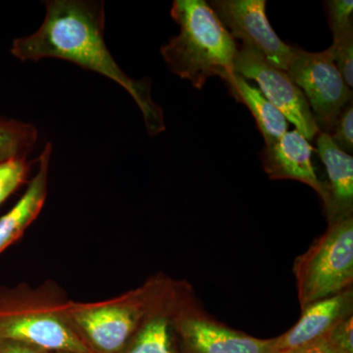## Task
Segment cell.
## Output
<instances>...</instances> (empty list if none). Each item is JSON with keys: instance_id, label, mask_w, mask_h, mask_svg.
<instances>
[{"instance_id": "6da1fadb", "label": "cell", "mask_w": 353, "mask_h": 353, "mask_svg": "<svg viewBox=\"0 0 353 353\" xmlns=\"http://www.w3.org/2000/svg\"><path fill=\"white\" fill-rule=\"evenodd\" d=\"M38 31L15 39L10 52L20 61L57 58L117 83L143 113L146 131L155 137L166 130L163 110L153 101L150 78L134 80L115 61L104 39L105 4L95 0H48Z\"/></svg>"}, {"instance_id": "7a4b0ae2", "label": "cell", "mask_w": 353, "mask_h": 353, "mask_svg": "<svg viewBox=\"0 0 353 353\" xmlns=\"http://www.w3.org/2000/svg\"><path fill=\"white\" fill-rule=\"evenodd\" d=\"M171 16L180 34L160 48L172 73L201 90L211 77L234 71L238 46L204 0H176Z\"/></svg>"}, {"instance_id": "3957f363", "label": "cell", "mask_w": 353, "mask_h": 353, "mask_svg": "<svg viewBox=\"0 0 353 353\" xmlns=\"http://www.w3.org/2000/svg\"><path fill=\"white\" fill-rule=\"evenodd\" d=\"M175 288L152 279L138 290L105 301L71 304L63 310L69 324L92 353H119L143 321L168 299Z\"/></svg>"}, {"instance_id": "277c9868", "label": "cell", "mask_w": 353, "mask_h": 353, "mask_svg": "<svg viewBox=\"0 0 353 353\" xmlns=\"http://www.w3.org/2000/svg\"><path fill=\"white\" fill-rule=\"evenodd\" d=\"M301 309L352 289L353 216L329 223L294 263Z\"/></svg>"}, {"instance_id": "5b68a950", "label": "cell", "mask_w": 353, "mask_h": 353, "mask_svg": "<svg viewBox=\"0 0 353 353\" xmlns=\"http://www.w3.org/2000/svg\"><path fill=\"white\" fill-rule=\"evenodd\" d=\"M0 339L24 341L50 352L92 353L69 324L63 307L0 296Z\"/></svg>"}, {"instance_id": "8992f818", "label": "cell", "mask_w": 353, "mask_h": 353, "mask_svg": "<svg viewBox=\"0 0 353 353\" xmlns=\"http://www.w3.org/2000/svg\"><path fill=\"white\" fill-rule=\"evenodd\" d=\"M285 72L305 95L319 131L329 134L341 110L352 101V92L334 64L331 48L308 52L294 48Z\"/></svg>"}, {"instance_id": "52a82bcc", "label": "cell", "mask_w": 353, "mask_h": 353, "mask_svg": "<svg viewBox=\"0 0 353 353\" xmlns=\"http://www.w3.org/2000/svg\"><path fill=\"white\" fill-rule=\"evenodd\" d=\"M190 297L185 292L174 316L181 353H269L271 339L229 328L192 304Z\"/></svg>"}, {"instance_id": "ba28073f", "label": "cell", "mask_w": 353, "mask_h": 353, "mask_svg": "<svg viewBox=\"0 0 353 353\" xmlns=\"http://www.w3.org/2000/svg\"><path fill=\"white\" fill-rule=\"evenodd\" d=\"M234 72L259 83L267 99L278 108L296 131L309 141L319 129L303 90L290 80L287 72L272 66L259 51L241 46L234 61Z\"/></svg>"}, {"instance_id": "9c48e42d", "label": "cell", "mask_w": 353, "mask_h": 353, "mask_svg": "<svg viewBox=\"0 0 353 353\" xmlns=\"http://www.w3.org/2000/svg\"><path fill=\"white\" fill-rule=\"evenodd\" d=\"M209 6L234 39L259 51L272 66L287 71L294 48L274 32L265 0H214Z\"/></svg>"}, {"instance_id": "30bf717a", "label": "cell", "mask_w": 353, "mask_h": 353, "mask_svg": "<svg viewBox=\"0 0 353 353\" xmlns=\"http://www.w3.org/2000/svg\"><path fill=\"white\" fill-rule=\"evenodd\" d=\"M353 315V290L316 301L301 309L296 324L271 339L269 353H296L322 340L338 323Z\"/></svg>"}, {"instance_id": "8fae6325", "label": "cell", "mask_w": 353, "mask_h": 353, "mask_svg": "<svg viewBox=\"0 0 353 353\" xmlns=\"http://www.w3.org/2000/svg\"><path fill=\"white\" fill-rule=\"evenodd\" d=\"M312 145L296 130L287 132L277 141L265 145L262 152L264 171L272 180L299 181L312 188L323 202L327 185L316 174L312 163Z\"/></svg>"}, {"instance_id": "7c38bea8", "label": "cell", "mask_w": 353, "mask_h": 353, "mask_svg": "<svg viewBox=\"0 0 353 353\" xmlns=\"http://www.w3.org/2000/svg\"><path fill=\"white\" fill-rule=\"evenodd\" d=\"M317 152L326 166L329 182L324 201L328 222L352 217L353 213V158L334 143L328 132H320Z\"/></svg>"}, {"instance_id": "4fadbf2b", "label": "cell", "mask_w": 353, "mask_h": 353, "mask_svg": "<svg viewBox=\"0 0 353 353\" xmlns=\"http://www.w3.org/2000/svg\"><path fill=\"white\" fill-rule=\"evenodd\" d=\"M52 145H44L38 158L39 169L25 194L9 212L0 218V253L24 233L41 212L48 194V175Z\"/></svg>"}, {"instance_id": "5bb4252c", "label": "cell", "mask_w": 353, "mask_h": 353, "mask_svg": "<svg viewBox=\"0 0 353 353\" xmlns=\"http://www.w3.org/2000/svg\"><path fill=\"white\" fill-rule=\"evenodd\" d=\"M176 288L157 311L148 316L119 353H176L174 343V316L185 294Z\"/></svg>"}, {"instance_id": "9a60e30c", "label": "cell", "mask_w": 353, "mask_h": 353, "mask_svg": "<svg viewBox=\"0 0 353 353\" xmlns=\"http://www.w3.org/2000/svg\"><path fill=\"white\" fill-rule=\"evenodd\" d=\"M234 99L250 109L263 136L265 145L277 141L289 129L288 120L283 113L265 97L259 88L253 87L243 77L229 72L223 77Z\"/></svg>"}, {"instance_id": "2e32d148", "label": "cell", "mask_w": 353, "mask_h": 353, "mask_svg": "<svg viewBox=\"0 0 353 353\" xmlns=\"http://www.w3.org/2000/svg\"><path fill=\"white\" fill-rule=\"evenodd\" d=\"M38 141V130L30 123L0 119V163L26 159Z\"/></svg>"}, {"instance_id": "e0dca14e", "label": "cell", "mask_w": 353, "mask_h": 353, "mask_svg": "<svg viewBox=\"0 0 353 353\" xmlns=\"http://www.w3.org/2000/svg\"><path fill=\"white\" fill-rule=\"evenodd\" d=\"M336 68L350 88L353 85V26L333 37L330 46Z\"/></svg>"}, {"instance_id": "ac0fdd59", "label": "cell", "mask_w": 353, "mask_h": 353, "mask_svg": "<svg viewBox=\"0 0 353 353\" xmlns=\"http://www.w3.org/2000/svg\"><path fill=\"white\" fill-rule=\"evenodd\" d=\"M30 170L27 159H14L0 163V205L24 183Z\"/></svg>"}, {"instance_id": "d6986e66", "label": "cell", "mask_w": 353, "mask_h": 353, "mask_svg": "<svg viewBox=\"0 0 353 353\" xmlns=\"http://www.w3.org/2000/svg\"><path fill=\"white\" fill-rule=\"evenodd\" d=\"M330 137L334 143L343 152L352 153L353 152V105L352 101L341 110L336 118Z\"/></svg>"}, {"instance_id": "ffe728a7", "label": "cell", "mask_w": 353, "mask_h": 353, "mask_svg": "<svg viewBox=\"0 0 353 353\" xmlns=\"http://www.w3.org/2000/svg\"><path fill=\"white\" fill-rule=\"evenodd\" d=\"M327 17L333 37L353 26L352 0H330L326 1Z\"/></svg>"}, {"instance_id": "44dd1931", "label": "cell", "mask_w": 353, "mask_h": 353, "mask_svg": "<svg viewBox=\"0 0 353 353\" xmlns=\"http://www.w3.org/2000/svg\"><path fill=\"white\" fill-rule=\"evenodd\" d=\"M340 353H353V315L341 320L326 336Z\"/></svg>"}, {"instance_id": "7402d4cb", "label": "cell", "mask_w": 353, "mask_h": 353, "mask_svg": "<svg viewBox=\"0 0 353 353\" xmlns=\"http://www.w3.org/2000/svg\"><path fill=\"white\" fill-rule=\"evenodd\" d=\"M0 353H50V352L24 341L0 339Z\"/></svg>"}, {"instance_id": "603a6c76", "label": "cell", "mask_w": 353, "mask_h": 353, "mask_svg": "<svg viewBox=\"0 0 353 353\" xmlns=\"http://www.w3.org/2000/svg\"><path fill=\"white\" fill-rule=\"evenodd\" d=\"M296 353H340L329 343L326 336Z\"/></svg>"}, {"instance_id": "cb8c5ba5", "label": "cell", "mask_w": 353, "mask_h": 353, "mask_svg": "<svg viewBox=\"0 0 353 353\" xmlns=\"http://www.w3.org/2000/svg\"><path fill=\"white\" fill-rule=\"evenodd\" d=\"M50 353H76V352H50Z\"/></svg>"}]
</instances>
